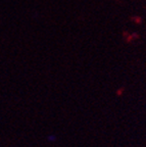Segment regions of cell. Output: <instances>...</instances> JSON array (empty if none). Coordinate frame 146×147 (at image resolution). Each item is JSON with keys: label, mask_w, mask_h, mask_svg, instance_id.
<instances>
[]
</instances>
